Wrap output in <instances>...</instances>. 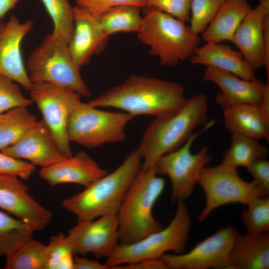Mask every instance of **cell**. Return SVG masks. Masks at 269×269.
<instances>
[{"label":"cell","instance_id":"6da1fadb","mask_svg":"<svg viewBox=\"0 0 269 269\" xmlns=\"http://www.w3.org/2000/svg\"><path fill=\"white\" fill-rule=\"evenodd\" d=\"M186 100L185 88L179 83L134 75L88 103L95 108L121 109L134 117L148 115L160 119L176 114Z\"/></svg>","mask_w":269,"mask_h":269},{"label":"cell","instance_id":"7a4b0ae2","mask_svg":"<svg viewBox=\"0 0 269 269\" xmlns=\"http://www.w3.org/2000/svg\"><path fill=\"white\" fill-rule=\"evenodd\" d=\"M142 160L137 148L113 172L95 180L79 193L63 200V208L76 215L78 221L117 215L141 168Z\"/></svg>","mask_w":269,"mask_h":269},{"label":"cell","instance_id":"3957f363","mask_svg":"<svg viewBox=\"0 0 269 269\" xmlns=\"http://www.w3.org/2000/svg\"><path fill=\"white\" fill-rule=\"evenodd\" d=\"M207 116V97L200 93L187 99L176 114L155 119L145 130L137 147L143 160L141 167H154L160 156L181 146L197 127L208 122Z\"/></svg>","mask_w":269,"mask_h":269},{"label":"cell","instance_id":"277c9868","mask_svg":"<svg viewBox=\"0 0 269 269\" xmlns=\"http://www.w3.org/2000/svg\"><path fill=\"white\" fill-rule=\"evenodd\" d=\"M155 166L141 168L117 214L120 244L135 242L163 227L154 217L152 209L165 187Z\"/></svg>","mask_w":269,"mask_h":269},{"label":"cell","instance_id":"5b68a950","mask_svg":"<svg viewBox=\"0 0 269 269\" xmlns=\"http://www.w3.org/2000/svg\"><path fill=\"white\" fill-rule=\"evenodd\" d=\"M138 39L149 47L150 54L165 66H175L190 58L201 40L185 23L155 7H142Z\"/></svg>","mask_w":269,"mask_h":269},{"label":"cell","instance_id":"8992f818","mask_svg":"<svg viewBox=\"0 0 269 269\" xmlns=\"http://www.w3.org/2000/svg\"><path fill=\"white\" fill-rule=\"evenodd\" d=\"M175 215L165 228L131 244H120L107 258L109 269L142 261L158 259L168 251L183 253L186 247L191 217L183 200L177 201Z\"/></svg>","mask_w":269,"mask_h":269},{"label":"cell","instance_id":"52a82bcc","mask_svg":"<svg viewBox=\"0 0 269 269\" xmlns=\"http://www.w3.org/2000/svg\"><path fill=\"white\" fill-rule=\"evenodd\" d=\"M26 68L32 83L45 82L66 87L81 96L90 93L71 55L68 43L52 32L29 56Z\"/></svg>","mask_w":269,"mask_h":269},{"label":"cell","instance_id":"ba28073f","mask_svg":"<svg viewBox=\"0 0 269 269\" xmlns=\"http://www.w3.org/2000/svg\"><path fill=\"white\" fill-rule=\"evenodd\" d=\"M133 118L127 113L100 110L80 101L69 118L68 138L87 148L122 141L126 138V126Z\"/></svg>","mask_w":269,"mask_h":269},{"label":"cell","instance_id":"9c48e42d","mask_svg":"<svg viewBox=\"0 0 269 269\" xmlns=\"http://www.w3.org/2000/svg\"><path fill=\"white\" fill-rule=\"evenodd\" d=\"M214 124V121L208 122L181 146L163 154L157 160L155 164L157 174L167 175L170 180L172 202L185 200L191 196L201 171L212 160L208 146L203 145L196 153L191 152V148L199 135Z\"/></svg>","mask_w":269,"mask_h":269},{"label":"cell","instance_id":"30bf717a","mask_svg":"<svg viewBox=\"0 0 269 269\" xmlns=\"http://www.w3.org/2000/svg\"><path fill=\"white\" fill-rule=\"evenodd\" d=\"M197 183L202 187L206 197L205 206L198 215L200 222L221 206L231 203L246 205L253 197L263 196L253 181H246L240 176L237 168L222 163L205 167Z\"/></svg>","mask_w":269,"mask_h":269},{"label":"cell","instance_id":"8fae6325","mask_svg":"<svg viewBox=\"0 0 269 269\" xmlns=\"http://www.w3.org/2000/svg\"><path fill=\"white\" fill-rule=\"evenodd\" d=\"M30 96L41 112L61 152L65 157H71L67 124L73 109L81 101V95L66 87L37 82L33 83Z\"/></svg>","mask_w":269,"mask_h":269},{"label":"cell","instance_id":"7c38bea8","mask_svg":"<svg viewBox=\"0 0 269 269\" xmlns=\"http://www.w3.org/2000/svg\"><path fill=\"white\" fill-rule=\"evenodd\" d=\"M235 227L222 228L183 254L161 257L168 269H229L233 247L240 235Z\"/></svg>","mask_w":269,"mask_h":269},{"label":"cell","instance_id":"4fadbf2b","mask_svg":"<svg viewBox=\"0 0 269 269\" xmlns=\"http://www.w3.org/2000/svg\"><path fill=\"white\" fill-rule=\"evenodd\" d=\"M119 224L116 214L93 220L78 221L67 235L74 255L93 254L108 258L119 244Z\"/></svg>","mask_w":269,"mask_h":269},{"label":"cell","instance_id":"5bb4252c","mask_svg":"<svg viewBox=\"0 0 269 269\" xmlns=\"http://www.w3.org/2000/svg\"><path fill=\"white\" fill-rule=\"evenodd\" d=\"M0 208L28 224L34 232L45 228L52 216L29 194L27 185L14 176L0 175Z\"/></svg>","mask_w":269,"mask_h":269},{"label":"cell","instance_id":"9a60e30c","mask_svg":"<svg viewBox=\"0 0 269 269\" xmlns=\"http://www.w3.org/2000/svg\"><path fill=\"white\" fill-rule=\"evenodd\" d=\"M33 23L21 22L11 15L5 23H0V75L5 76L30 91L33 83L24 64L21 43L32 29Z\"/></svg>","mask_w":269,"mask_h":269},{"label":"cell","instance_id":"2e32d148","mask_svg":"<svg viewBox=\"0 0 269 269\" xmlns=\"http://www.w3.org/2000/svg\"><path fill=\"white\" fill-rule=\"evenodd\" d=\"M1 152L25 159L41 168L52 165L67 158L60 151L50 130L43 119L37 121L16 142Z\"/></svg>","mask_w":269,"mask_h":269},{"label":"cell","instance_id":"e0dca14e","mask_svg":"<svg viewBox=\"0 0 269 269\" xmlns=\"http://www.w3.org/2000/svg\"><path fill=\"white\" fill-rule=\"evenodd\" d=\"M74 18L73 34L68 46L75 64L80 69L93 55L104 50L108 37L104 33L98 16L86 9L76 5Z\"/></svg>","mask_w":269,"mask_h":269},{"label":"cell","instance_id":"ac0fdd59","mask_svg":"<svg viewBox=\"0 0 269 269\" xmlns=\"http://www.w3.org/2000/svg\"><path fill=\"white\" fill-rule=\"evenodd\" d=\"M203 80L214 83L220 88L221 92L216 96V101L222 108L240 104L258 105L266 84L256 78L251 80L243 79L210 66H206Z\"/></svg>","mask_w":269,"mask_h":269},{"label":"cell","instance_id":"d6986e66","mask_svg":"<svg viewBox=\"0 0 269 269\" xmlns=\"http://www.w3.org/2000/svg\"><path fill=\"white\" fill-rule=\"evenodd\" d=\"M108 173L84 151L52 165L41 168L39 175L51 186L75 183L85 186Z\"/></svg>","mask_w":269,"mask_h":269},{"label":"cell","instance_id":"ffe728a7","mask_svg":"<svg viewBox=\"0 0 269 269\" xmlns=\"http://www.w3.org/2000/svg\"><path fill=\"white\" fill-rule=\"evenodd\" d=\"M269 12L260 4L251 8L233 36L231 41L255 70L264 66L263 20Z\"/></svg>","mask_w":269,"mask_h":269},{"label":"cell","instance_id":"44dd1931","mask_svg":"<svg viewBox=\"0 0 269 269\" xmlns=\"http://www.w3.org/2000/svg\"><path fill=\"white\" fill-rule=\"evenodd\" d=\"M192 64L213 66L245 80L255 79V71L239 51L219 43L206 42L198 46L189 58Z\"/></svg>","mask_w":269,"mask_h":269},{"label":"cell","instance_id":"7402d4cb","mask_svg":"<svg viewBox=\"0 0 269 269\" xmlns=\"http://www.w3.org/2000/svg\"><path fill=\"white\" fill-rule=\"evenodd\" d=\"M269 269V233L240 234L231 251L229 269Z\"/></svg>","mask_w":269,"mask_h":269},{"label":"cell","instance_id":"603a6c76","mask_svg":"<svg viewBox=\"0 0 269 269\" xmlns=\"http://www.w3.org/2000/svg\"><path fill=\"white\" fill-rule=\"evenodd\" d=\"M222 109L225 127L231 134L269 140V124L263 119L257 105L240 104Z\"/></svg>","mask_w":269,"mask_h":269},{"label":"cell","instance_id":"cb8c5ba5","mask_svg":"<svg viewBox=\"0 0 269 269\" xmlns=\"http://www.w3.org/2000/svg\"><path fill=\"white\" fill-rule=\"evenodd\" d=\"M251 8L248 0H227L202 32L203 39L210 43L231 41Z\"/></svg>","mask_w":269,"mask_h":269},{"label":"cell","instance_id":"d4e9b609","mask_svg":"<svg viewBox=\"0 0 269 269\" xmlns=\"http://www.w3.org/2000/svg\"><path fill=\"white\" fill-rule=\"evenodd\" d=\"M142 7L134 4H121L113 7L98 16L101 28L109 37L119 32H136L140 29L143 16Z\"/></svg>","mask_w":269,"mask_h":269},{"label":"cell","instance_id":"484cf974","mask_svg":"<svg viewBox=\"0 0 269 269\" xmlns=\"http://www.w3.org/2000/svg\"><path fill=\"white\" fill-rule=\"evenodd\" d=\"M230 147L225 152L221 163L237 168L247 167L255 161L266 159L269 150L259 140L239 134H231Z\"/></svg>","mask_w":269,"mask_h":269},{"label":"cell","instance_id":"4316f807","mask_svg":"<svg viewBox=\"0 0 269 269\" xmlns=\"http://www.w3.org/2000/svg\"><path fill=\"white\" fill-rule=\"evenodd\" d=\"M36 121L26 106L0 113V150L16 142Z\"/></svg>","mask_w":269,"mask_h":269},{"label":"cell","instance_id":"83f0119b","mask_svg":"<svg viewBox=\"0 0 269 269\" xmlns=\"http://www.w3.org/2000/svg\"><path fill=\"white\" fill-rule=\"evenodd\" d=\"M47 245L33 238L6 257L5 269H45Z\"/></svg>","mask_w":269,"mask_h":269},{"label":"cell","instance_id":"f1b7e54d","mask_svg":"<svg viewBox=\"0 0 269 269\" xmlns=\"http://www.w3.org/2000/svg\"><path fill=\"white\" fill-rule=\"evenodd\" d=\"M33 232L28 224L0 210V257L32 239Z\"/></svg>","mask_w":269,"mask_h":269},{"label":"cell","instance_id":"f546056e","mask_svg":"<svg viewBox=\"0 0 269 269\" xmlns=\"http://www.w3.org/2000/svg\"><path fill=\"white\" fill-rule=\"evenodd\" d=\"M53 24L52 32L69 44L74 31V7L68 0H41Z\"/></svg>","mask_w":269,"mask_h":269},{"label":"cell","instance_id":"4dcf8cb0","mask_svg":"<svg viewBox=\"0 0 269 269\" xmlns=\"http://www.w3.org/2000/svg\"><path fill=\"white\" fill-rule=\"evenodd\" d=\"M242 217L247 233L260 234L269 232V198L256 196L246 205Z\"/></svg>","mask_w":269,"mask_h":269},{"label":"cell","instance_id":"1f68e13d","mask_svg":"<svg viewBox=\"0 0 269 269\" xmlns=\"http://www.w3.org/2000/svg\"><path fill=\"white\" fill-rule=\"evenodd\" d=\"M74 254L67 236H52L47 245L45 269H74Z\"/></svg>","mask_w":269,"mask_h":269},{"label":"cell","instance_id":"d6a6232c","mask_svg":"<svg viewBox=\"0 0 269 269\" xmlns=\"http://www.w3.org/2000/svg\"><path fill=\"white\" fill-rule=\"evenodd\" d=\"M227 0H191L190 27L196 34L202 33Z\"/></svg>","mask_w":269,"mask_h":269},{"label":"cell","instance_id":"836d02e7","mask_svg":"<svg viewBox=\"0 0 269 269\" xmlns=\"http://www.w3.org/2000/svg\"><path fill=\"white\" fill-rule=\"evenodd\" d=\"M32 102L24 96L16 82L0 75V113L18 107H27Z\"/></svg>","mask_w":269,"mask_h":269},{"label":"cell","instance_id":"e575fe53","mask_svg":"<svg viewBox=\"0 0 269 269\" xmlns=\"http://www.w3.org/2000/svg\"><path fill=\"white\" fill-rule=\"evenodd\" d=\"M36 170L31 162L0 152V175L27 180Z\"/></svg>","mask_w":269,"mask_h":269},{"label":"cell","instance_id":"d590c367","mask_svg":"<svg viewBox=\"0 0 269 269\" xmlns=\"http://www.w3.org/2000/svg\"><path fill=\"white\" fill-rule=\"evenodd\" d=\"M143 1L144 3L143 7H155L185 23L190 20L191 0H143Z\"/></svg>","mask_w":269,"mask_h":269},{"label":"cell","instance_id":"8d00e7d4","mask_svg":"<svg viewBox=\"0 0 269 269\" xmlns=\"http://www.w3.org/2000/svg\"><path fill=\"white\" fill-rule=\"evenodd\" d=\"M81 6L93 15L98 16L109 9L121 4H134L143 7V0H75Z\"/></svg>","mask_w":269,"mask_h":269},{"label":"cell","instance_id":"74e56055","mask_svg":"<svg viewBox=\"0 0 269 269\" xmlns=\"http://www.w3.org/2000/svg\"><path fill=\"white\" fill-rule=\"evenodd\" d=\"M253 178V182L262 195H269V162L266 159H258L247 167Z\"/></svg>","mask_w":269,"mask_h":269},{"label":"cell","instance_id":"f35d334b","mask_svg":"<svg viewBox=\"0 0 269 269\" xmlns=\"http://www.w3.org/2000/svg\"><path fill=\"white\" fill-rule=\"evenodd\" d=\"M168 269L164 260L158 259H149L137 263L122 265L115 267L114 269Z\"/></svg>","mask_w":269,"mask_h":269},{"label":"cell","instance_id":"ab89813d","mask_svg":"<svg viewBox=\"0 0 269 269\" xmlns=\"http://www.w3.org/2000/svg\"><path fill=\"white\" fill-rule=\"evenodd\" d=\"M74 269H108L105 264L75 255L74 257Z\"/></svg>","mask_w":269,"mask_h":269},{"label":"cell","instance_id":"60d3db41","mask_svg":"<svg viewBox=\"0 0 269 269\" xmlns=\"http://www.w3.org/2000/svg\"><path fill=\"white\" fill-rule=\"evenodd\" d=\"M263 33L265 46V67L267 74L268 81L269 79V15H266L264 18L263 23Z\"/></svg>","mask_w":269,"mask_h":269},{"label":"cell","instance_id":"b9f144b4","mask_svg":"<svg viewBox=\"0 0 269 269\" xmlns=\"http://www.w3.org/2000/svg\"><path fill=\"white\" fill-rule=\"evenodd\" d=\"M264 120L269 124V84H265L263 97L257 105Z\"/></svg>","mask_w":269,"mask_h":269},{"label":"cell","instance_id":"7bdbcfd3","mask_svg":"<svg viewBox=\"0 0 269 269\" xmlns=\"http://www.w3.org/2000/svg\"><path fill=\"white\" fill-rule=\"evenodd\" d=\"M20 0H0V18L14 8Z\"/></svg>","mask_w":269,"mask_h":269},{"label":"cell","instance_id":"ee69618b","mask_svg":"<svg viewBox=\"0 0 269 269\" xmlns=\"http://www.w3.org/2000/svg\"><path fill=\"white\" fill-rule=\"evenodd\" d=\"M259 4L261 5L268 12H269V0H259Z\"/></svg>","mask_w":269,"mask_h":269}]
</instances>
